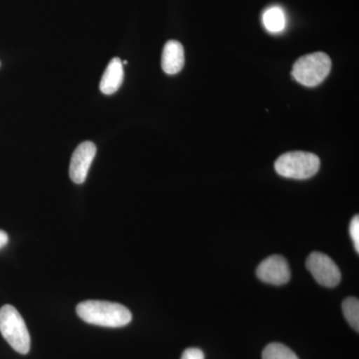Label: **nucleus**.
<instances>
[{
    "mask_svg": "<svg viewBox=\"0 0 359 359\" xmlns=\"http://www.w3.org/2000/svg\"><path fill=\"white\" fill-rule=\"evenodd\" d=\"M76 313L85 323L104 327H126L132 320L131 311L116 302H82L78 304Z\"/></svg>",
    "mask_w": 359,
    "mask_h": 359,
    "instance_id": "f257e3e1",
    "label": "nucleus"
},
{
    "mask_svg": "<svg viewBox=\"0 0 359 359\" xmlns=\"http://www.w3.org/2000/svg\"><path fill=\"white\" fill-rule=\"evenodd\" d=\"M0 332L16 353H29L32 340L25 321L18 309L11 304L0 309Z\"/></svg>",
    "mask_w": 359,
    "mask_h": 359,
    "instance_id": "f03ea898",
    "label": "nucleus"
},
{
    "mask_svg": "<svg viewBox=\"0 0 359 359\" xmlns=\"http://www.w3.org/2000/svg\"><path fill=\"white\" fill-rule=\"evenodd\" d=\"M332 70V60L323 52L306 54L295 61L292 74L299 83L316 87L325 81Z\"/></svg>",
    "mask_w": 359,
    "mask_h": 359,
    "instance_id": "7ed1b4c3",
    "label": "nucleus"
},
{
    "mask_svg": "<svg viewBox=\"0 0 359 359\" xmlns=\"http://www.w3.org/2000/svg\"><path fill=\"white\" fill-rule=\"evenodd\" d=\"M320 167V160L318 156L309 152L294 151L287 152L276 161V173L285 178L306 180L311 178Z\"/></svg>",
    "mask_w": 359,
    "mask_h": 359,
    "instance_id": "20e7f679",
    "label": "nucleus"
},
{
    "mask_svg": "<svg viewBox=\"0 0 359 359\" xmlns=\"http://www.w3.org/2000/svg\"><path fill=\"white\" fill-rule=\"evenodd\" d=\"M306 269L314 280L327 287H334L341 280V273L337 264L323 252H311L306 259Z\"/></svg>",
    "mask_w": 359,
    "mask_h": 359,
    "instance_id": "39448f33",
    "label": "nucleus"
},
{
    "mask_svg": "<svg viewBox=\"0 0 359 359\" xmlns=\"http://www.w3.org/2000/svg\"><path fill=\"white\" fill-rule=\"evenodd\" d=\"M257 276L262 282L269 285H285L290 280L289 263L285 257L273 255L259 264L257 269Z\"/></svg>",
    "mask_w": 359,
    "mask_h": 359,
    "instance_id": "423d86ee",
    "label": "nucleus"
},
{
    "mask_svg": "<svg viewBox=\"0 0 359 359\" xmlns=\"http://www.w3.org/2000/svg\"><path fill=\"white\" fill-rule=\"evenodd\" d=\"M97 148L93 142L80 144L71 157L69 176L75 184H83L88 175L90 166L95 158Z\"/></svg>",
    "mask_w": 359,
    "mask_h": 359,
    "instance_id": "0eeeda50",
    "label": "nucleus"
},
{
    "mask_svg": "<svg viewBox=\"0 0 359 359\" xmlns=\"http://www.w3.org/2000/svg\"><path fill=\"white\" fill-rule=\"evenodd\" d=\"M185 65V52L183 45L176 40H170L165 44L162 54V68L165 73L174 75L183 69Z\"/></svg>",
    "mask_w": 359,
    "mask_h": 359,
    "instance_id": "6e6552de",
    "label": "nucleus"
},
{
    "mask_svg": "<svg viewBox=\"0 0 359 359\" xmlns=\"http://www.w3.org/2000/svg\"><path fill=\"white\" fill-rule=\"evenodd\" d=\"M124 80V68L120 58H113L104 72L100 82V90L105 95L114 94L119 90Z\"/></svg>",
    "mask_w": 359,
    "mask_h": 359,
    "instance_id": "1a4fd4ad",
    "label": "nucleus"
},
{
    "mask_svg": "<svg viewBox=\"0 0 359 359\" xmlns=\"http://www.w3.org/2000/svg\"><path fill=\"white\" fill-rule=\"evenodd\" d=\"M264 27L271 33H280L285 30L287 25V18L282 7L271 6L263 14Z\"/></svg>",
    "mask_w": 359,
    "mask_h": 359,
    "instance_id": "9d476101",
    "label": "nucleus"
},
{
    "mask_svg": "<svg viewBox=\"0 0 359 359\" xmlns=\"http://www.w3.org/2000/svg\"><path fill=\"white\" fill-rule=\"evenodd\" d=\"M263 359H299L287 346L278 342L269 344L263 351Z\"/></svg>",
    "mask_w": 359,
    "mask_h": 359,
    "instance_id": "9b49d317",
    "label": "nucleus"
},
{
    "mask_svg": "<svg viewBox=\"0 0 359 359\" xmlns=\"http://www.w3.org/2000/svg\"><path fill=\"white\" fill-rule=\"evenodd\" d=\"M344 318L356 332H359V302L356 297H347L342 304Z\"/></svg>",
    "mask_w": 359,
    "mask_h": 359,
    "instance_id": "f8f14e48",
    "label": "nucleus"
},
{
    "mask_svg": "<svg viewBox=\"0 0 359 359\" xmlns=\"http://www.w3.org/2000/svg\"><path fill=\"white\" fill-rule=\"evenodd\" d=\"M349 233L353 238L354 249L359 252V217L355 216L351 219V226H349Z\"/></svg>",
    "mask_w": 359,
    "mask_h": 359,
    "instance_id": "ddd939ff",
    "label": "nucleus"
},
{
    "mask_svg": "<svg viewBox=\"0 0 359 359\" xmlns=\"http://www.w3.org/2000/svg\"><path fill=\"white\" fill-rule=\"evenodd\" d=\"M181 359H205V354L201 349L192 347L184 351Z\"/></svg>",
    "mask_w": 359,
    "mask_h": 359,
    "instance_id": "4468645a",
    "label": "nucleus"
},
{
    "mask_svg": "<svg viewBox=\"0 0 359 359\" xmlns=\"http://www.w3.org/2000/svg\"><path fill=\"white\" fill-rule=\"evenodd\" d=\"M8 235L6 233V231L0 230V250L2 248L6 247L7 244H8Z\"/></svg>",
    "mask_w": 359,
    "mask_h": 359,
    "instance_id": "2eb2a0df",
    "label": "nucleus"
}]
</instances>
